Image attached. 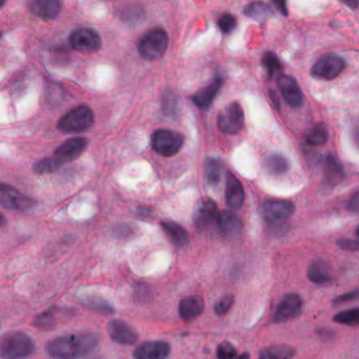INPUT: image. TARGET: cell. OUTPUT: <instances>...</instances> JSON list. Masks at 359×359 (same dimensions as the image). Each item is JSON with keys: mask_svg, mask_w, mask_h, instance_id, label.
<instances>
[{"mask_svg": "<svg viewBox=\"0 0 359 359\" xmlns=\"http://www.w3.org/2000/svg\"><path fill=\"white\" fill-rule=\"evenodd\" d=\"M98 341L95 333L65 335L50 340L45 349L54 359H80L92 353Z\"/></svg>", "mask_w": 359, "mask_h": 359, "instance_id": "6da1fadb", "label": "cell"}, {"mask_svg": "<svg viewBox=\"0 0 359 359\" xmlns=\"http://www.w3.org/2000/svg\"><path fill=\"white\" fill-rule=\"evenodd\" d=\"M34 341L23 332H11L1 339L0 352L3 359H23L34 352Z\"/></svg>", "mask_w": 359, "mask_h": 359, "instance_id": "7a4b0ae2", "label": "cell"}, {"mask_svg": "<svg viewBox=\"0 0 359 359\" xmlns=\"http://www.w3.org/2000/svg\"><path fill=\"white\" fill-rule=\"evenodd\" d=\"M168 43V34L164 29L157 28L142 37L138 45V52L146 61H156L164 54Z\"/></svg>", "mask_w": 359, "mask_h": 359, "instance_id": "3957f363", "label": "cell"}, {"mask_svg": "<svg viewBox=\"0 0 359 359\" xmlns=\"http://www.w3.org/2000/svg\"><path fill=\"white\" fill-rule=\"evenodd\" d=\"M94 124V114L89 107L79 106L59 119V130L67 133H78L88 130Z\"/></svg>", "mask_w": 359, "mask_h": 359, "instance_id": "277c9868", "label": "cell"}, {"mask_svg": "<svg viewBox=\"0 0 359 359\" xmlns=\"http://www.w3.org/2000/svg\"><path fill=\"white\" fill-rule=\"evenodd\" d=\"M184 138L180 133L171 130H158L152 135V148L160 155L171 157L180 152Z\"/></svg>", "mask_w": 359, "mask_h": 359, "instance_id": "5b68a950", "label": "cell"}, {"mask_svg": "<svg viewBox=\"0 0 359 359\" xmlns=\"http://www.w3.org/2000/svg\"><path fill=\"white\" fill-rule=\"evenodd\" d=\"M245 124L243 108L237 102H232L220 111L217 117V127L225 134L234 135L241 132Z\"/></svg>", "mask_w": 359, "mask_h": 359, "instance_id": "8992f818", "label": "cell"}, {"mask_svg": "<svg viewBox=\"0 0 359 359\" xmlns=\"http://www.w3.org/2000/svg\"><path fill=\"white\" fill-rule=\"evenodd\" d=\"M346 63L340 56L336 54H326L314 63L311 73L316 78L332 80L344 71Z\"/></svg>", "mask_w": 359, "mask_h": 359, "instance_id": "52a82bcc", "label": "cell"}, {"mask_svg": "<svg viewBox=\"0 0 359 359\" xmlns=\"http://www.w3.org/2000/svg\"><path fill=\"white\" fill-rule=\"evenodd\" d=\"M70 45L78 52L95 53L100 49L101 39L98 33L91 28H78L71 34Z\"/></svg>", "mask_w": 359, "mask_h": 359, "instance_id": "ba28073f", "label": "cell"}, {"mask_svg": "<svg viewBox=\"0 0 359 359\" xmlns=\"http://www.w3.org/2000/svg\"><path fill=\"white\" fill-rule=\"evenodd\" d=\"M294 204L287 200H268L261 208L263 218L271 224H281L285 221L294 214Z\"/></svg>", "mask_w": 359, "mask_h": 359, "instance_id": "9c48e42d", "label": "cell"}, {"mask_svg": "<svg viewBox=\"0 0 359 359\" xmlns=\"http://www.w3.org/2000/svg\"><path fill=\"white\" fill-rule=\"evenodd\" d=\"M87 146H88V140L87 138H71V140L63 142L61 146L56 149L53 158L61 164V166H63V164L73 162V160L78 158L85 152Z\"/></svg>", "mask_w": 359, "mask_h": 359, "instance_id": "30bf717a", "label": "cell"}, {"mask_svg": "<svg viewBox=\"0 0 359 359\" xmlns=\"http://www.w3.org/2000/svg\"><path fill=\"white\" fill-rule=\"evenodd\" d=\"M0 202L3 208L11 210H28L34 206L33 199L5 184L0 188Z\"/></svg>", "mask_w": 359, "mask_h": 359, "instance_id": "8fae6325", "label": "cell"}, {"mask_svg": "<svg viewBox=\"0 0 359 359\" xmlns=\"http://www.w3.org/2000/svg\"><path fill=\"white\" fill-rule=\"evenodd\" d=\"M219 213L217 204L209 198H204L198 204L194 213V222L199 229H208L211 226L217 225Z\"/></svg>", "mask_w": 359, "mask_h": 359, "instance_id": "7c38bea8", "label": "cell"}, {"mask_svg": "<svg viewBox=\"0 0 359 359\" xmlns=\"http://www.w3.org/2000/svg\"><path fill=\"white\" fill-rule=\"evenodd\" d=\"M277 87L287 104L293 108H299L303 102V94L298 83L292 76L281 75L277 78Z\"/></svg>", "mask_w": 359, "mask_h": 359, "instance_id": "4fadbf2b", "label": "cell"}, {"mask_svg": "<svg viewBox=\"0 0 359 359\" xmlns=\"http://www.w3.org/2000/svg\"><path fill=\"white\" fill-rule=\"evenodd\" d=\"M301 296L297 294H287L281 299L275 311L273 321L276 323H285L290 319L294 318L301 310Z\"/></svg>", "mask_w": 359, "mask_h": 359, "instance_id": "5bb4252c", "label": "cell"}, {"mask_svg": "<svg viewBox=\"0 0 359 359\" xmlns=\"http://www.w3.org/2000/svg\"><path fill=\"white\" fill-rule=\"evenodd\" d=\"M107 329H108L111 339L117 344L130 346V345H134L138 341V332L124 321L115 319V320L110 321L108 323V328Z\"/></svg>", "mask_w": 359, "mask_h": 359, "instance_id": "9a60e30c", "label": "cell"}, {"mask_svg": "<svg viewBox=\"0 0 359 359\" xmlns=\"http://www.w3.org/2000/svg\"><path fill=\"white\" fill-rule=\"evenodd\" d=\"M170 345L166 341H146L134 352L135 359H166L170 355Z\"/></svg>", "mask_w": 359, "mask_h": 359, "instance_id": "2e32d148", "label": "cell"}, {"mask_svg": "<svg viewBox=\"0 0 359 359\" xmlns=\"http://www.w3.org/2000/svg\"><path fill=\"white\" fill-rule=\"evenodd\" d=\"M226 200L232 210L241 209L245 202L243 184L231 172H228L226 180Z\"/></svg>", "mask_w": 359, "mask_h": 359, "instance_id": "e0dca14e", "label": "cell"}, {"mask_svg": "<svg viewBox=\"0 0 359 359\" xmlns=\"http://www.w3.org/2000/svg\"><path fill=\"white\" fill-rule=\"evenodd\" d=\"M224 85V79L221 77H216L207 87L200 89L192 97L194 105L202 110H206L211 106L215 97L217 96L220 88Z\"/></svg>", "mask_w": 359, "mask_h": 359, "instance_id": "ac0fdd59", "label": "cell"}, {"mask_svg": "<svg viewBox=\"0 0 359 359\" xmlns=\"http://www.w3.org/2000/svg\"><path fill=\"white\" fill-rule=\"evenodd\" d=\"M28 8L34 15L43 19H55L61 11V3L58 0H31Z\"/></svg>", "mask_w": 359, "mask_h": 359, "instance_id": "d6986e66", "label": "cell"}, {"mask_svg": "<svg viewBox=\"0 0 359 359\" xmlns=\"http://www.w3.org/2000/svg\"><path fill=\"white\" fill-rule=\"evenodd\" d=\"M216 226L222 235L230 238L237 236L243 228L241 219L233 212L230 211L220 212Z\"/></svg>", "mask_w": 359, "mask_h": 359, "instance_id": "ffe728a7", "label": "cell"}, {"mask_svg": "<svg viewBox=\"0 0 359 359\" xmlns=\"http://www.w3.org/2000/svg\"><path fill=\"white\" fill-rule=\"evenodd\" d=\"M204 310V301L200 296L184 297L180 301L178 312L184 321L193 320Z\"/></svg>", "mask_w": 359, "mask_h": 359, "instance_id": "44dd1931", "label": "cell"}, {"mask_svg": "<svg viewBox=\"0 0 359 359\" xmlns=\"http://www.w3.org/2000/svg\"><path fill=\"white\" fill-rule=\"evenodd\" d=\"M162 227L171 243L175 245L176 247H184L189 243V234L176 222L170 221V220L162 221Z\"/></svg>", "mask_w": 359, "mask_h": 359, "instance_id": "7402d4cb", "label": "cell"}, {"mask_svg": "<svg viewBox=\"0 0 359 359\" xmlns=\"http://www.w3.org/2000/svg\"><path fill=\"white\" fill-rule=\"evenodd\" d=\"M325 177L330 186H337L344 180V166L334 155H328L325 162Z\"/></svg>", "mask_w": 359, "mask_h": 359, "instance_id": "603a6c76", "label": "cell"}, {"mask_svg": "<svg viewBox=\"0 0 359 359\" xmlns=\"http://www.w3.org/2000/svg\"><path fill=\"white\" fill-rule=\"evenodd\" d=\"M307 279L316 285H326L332 281L330 268L325 261H317L307 270Z\"/></svg>", "mask_w": 359, "mask_h": 359, "instance_id": "cb8c5ba5", "label": "cell"}, {"mask_svg": "<svg viewBox=\"0 0 359 359\" xmlns=\"http://www.w3.org/2000/svg\"><path fill=\"white\" fill-rule=\"evenodd\" d=\"M295 353V349L292 347L279 345L263 349L259 359H292Z\"/></svg>", "mask_w": 359, "mask_h": 359, "instance_id": "d4e9b609", "label": "cell"}, {"mask_svg": "<svg viewBox=\"0 0 359 359\" xmlns=\"http://www.w3.org/2000/svg\"><path fill=\"white\" fill-rule=\"evenodd\" d=\"M222 168H224V164L219 158L210 157L206 160V164H204L206 178L212 186L219 184L220 180H221Z\"/></svg>", "mask_w": 359, "mask_h": 359, "instance_id": "484cf974", "label": "cell"}, {"mask_svg": "<svg viewBox=\"0 0 359 359\" xmlns=\"http://www.w3.org/2000/svg\"><path fill=\"white\" fill-rule=\"evenodd\" d=\"M328 140V129L323 124H315L305 134V140L311 146H321V144H326Z\"/></svg>", "mask_w": 359, "mask_h": 359, "instance_id": "4316f807", "label": "cell"}, {"mask_svg": "<svg viewBox=\"0 0 359 359\" xmlns=\"http://www.w3.org/2000/svg\"><path fill=\"white\" fill-rule=\"evenodd\" d=\"M243 13L257 21H265L272 15V9L265 3H251L245 8Z\"/></svg>", "mask_w": 359, "mask_h": 359, "instance_id": "83f0119b", "label": "cell"}, {"mask_svg": "<svg viewBox=\"0 0 359 359\" xmlns=\"http://www.w3.org/2000/svg\"><path fill=\"white\" fill-rule=\"evenodd\" d=\"M265 166L271 173L281 175V174L285 173L289 171L290 162L287 157L281 155L279 153H275V154H272L267 158Z\"/></svg>", "mask_w": 359, "mask_h": 359, "instance_id": "f1b7e54d", "label": "cell"}, {"mask_svg": "<svg viewBox=\"0 0 359 359\" xmlns=\"http://www.w3.org/2000/svg\"><path fill=\"white\" fill-rule=\"evenodd\" d=\"M333 320L340 325H345V326L359 327V307L337 313L333 317Z\"/></svg>", "mask_w": 359, "mask_h": 359, "instance_id": "f546056e", "label": "cell"}, {"mask_svg": "<svg viewBox=\"0 0 359 359\" xmlns=\"http://www.w3.org/2000/svg\"><path fill=\"white\" fill-rule=\"evenodd\" d=\"M261 63H263V67H265V72L269 77L274 76L283 69L281 61L274 53H265L263 59H261Z\"/></svg>", "mask_w": 359, "mask_h": 359, "instance_id": "4dcf8cb0", "label": "cell"}, {"mask_svg": "<svg viewBox=\"0 0 359 359\" xmlns=\"http://www.w3.org/2000/svg\"><path fill=\"white\" fill-rule=\"evenodd\" d=\"M83 305L88 307L89 309L97 311V312L102 313V314H112L114 313V309L110 303H107L106 301L97 297H87L83 301Z\"/></svg>", "mask_w": 359, "mask_h": 359, "instance_id": "1f68e13d", "label": "cell"}, {"mask_svg": "<svg viewBox=\"0 0 359 359\" xmlns=\"http://www.w3.org/2000/svg\"><path fill=\"white\" fill-rule=\"evenodd\" d=\"M59 168H61V164L53 158V156L52 157L39 160L33 166L34 171L39 174L53 173L55 171L58 170Z\"/></svg>", "mask_w": 359, "mask_h": 359, "instance_id": "d6a6232c", "label": "cell"}, {"mask_svg": "<svg viewBox=\"0 0 359 359\" xmlns=\"http://www.w3.org/2000/svg\"><path fill=\"white\" fill-rule=\"evenodd\" d=\"M55 325V317L54 313L52 311H47V312L43 313V314L39 315L36 319L34 320V326L37 328L41 329V330H47V329H51Z\"/></svg>", "mask_w": 359, "mask_h": 359, "instance_id": "836d02e7", "label": "cell"}, {"mask_svg": "<svg viewBox=\"0 0 359 359\" xmlns=\"http://www.w3.org/2000/svg\"><path fill=\"white\" fill-rule=\"evenodd\" d=\"M233 303L234 296H232V295L222 296L221 298L216 301L215 305H214V311H215L216 314L222 316V315L227 314L229 312L230 309L233 305Z\"/></svg>", "mask_w": 359, "mask_h": 359, "instance_id": "e575fe53", "label": "cell"}, {"mask_svg": "<svg viewBox=\"0 0 359 359\" xmlns=\"http://www.w3.org/2000/svg\"><path fill=\"white\" fill-rule=\"evenodd\" d=\"M237 25V21L231 14H224L218 21V28L222 33L230 34Z\"/></svg>", "mask_w": 359, "mask_h": 359, "instance_id": "d590c367", "label": "cell"}, {"mask_svg": "<svg viewBox=\"0 0 359 359\" xmlns=\"http://www.w3.org/2000/svg\"><path fill=\"white\" fill-rule=\"evenodd\" d=\"M237 354L235 347L228 341L222 342L217 348L218 359H234Z\"/></svg>", "mask_w": 359, "mask_h": 359, "instance_id": "8d00e7d4", "label": "cell"}, {"mask_svg": "<svg viewBox=\"0 0 359 359\" xmlns=\"http://www.w3.org/2000/svg\"><path fill=\"white\" fill-rule=\"evenodd\" d=\"M337 246L346 251H359V239L342 238V239L337 241Z\"/></svg>", "mask_w": 359, "mask_h": 359, "instance_id": "74e56055", "label": "cell"}, {"mask_svg": "<svg viewBox=\"0 0 359 359\" xmlns=\"http://www.w3.org/2000/svg\"><path fill=\"white\" fill-rule=\"evenodd\" d=\"M359 298V290L351 291L346 294L339 295L333 301L334 305H340V303H349V301H356Z\"/></svg>", "mask_w": 359, "mask_h": 359, "instance_id": "f35d334b", "label": "cell"}, {"mask_svg": "<svg viewBox=\"0 0 359 359\" xmlns=\"http://www.w3.org/2000/svg\"><path fill=\"white\" fill-rule=\"evenodd\" d=\"M348 208L350 211L359 213V192L353 195L351 199L349 200Z\"/></svg>", "mask_w": 359, "mask_h": 359, "instance_id": "ab89813d", "label": "cell"}, {"mask_svg": "<svg viewBox=\"0 0 359 359\" xmlns=\"http://www.w3.org/2000/svg\"><path fill=\"white\" fill-rule=\"evenodd\" d=\"M352 138L354 140L355 144L359 148V120H357L352 127Z\"/></svg>", "mask_w": 359, "mask_h": 359, "instance_id": "60d3db41", "label": "cell"}, {"mask_svg": "<svg viewBox=\"0 0 359 359\" xmlns=\"http://www.w3.org/2000/svg\"><path fill=\"white\" fill-rule=\"evenodd\" d=\"M275 6H276L277 9L281 11V13H283V15H287V7H285V3H283V1H275Z\"/></svg>", "mask_w": 359, "mask_h": 359, "instance_id": "b9f144b4", "label": "cell"}, {"mask_svg": "<svg viewBox=\"0 0 359 359\" xmlns=\"http://www.w3.org/2000/svg\"><path fill=\"white\" fill-rule=\"evenodd\" d=\"M345 5L349 6V7H352L353 9H356L359 6V3H357V1H349V3H345Z\"/></svg>", "mask_w": 359, "mask_h": 359, "instance_id": "7bdbcfd3", "label": "cell"}, {"mask_svg": "<svg viewBox=\"0 0 359 359\" xmlns=\"http://www.w3.org/2000/svg\"><path fill=\"white\" fill-rule=\"evenodd\" d=\"M237 359H250V356L247 353H243V354H241Z\"/></svg>", "mask_w": 359, "mask_h": 359, "instance_id": "ee69618b", "label": "cell"}, {"mask_svg": "<svg viewBox=\"0 0 359 359\" xmlns=\"http://www.w3.org/2000/svg\"><path fill=\"white\" fill-rule=\"evenodd\" d=\"M356 235L358 236V237H359V226H358V227H357V229H356Z\"/></svg>", "mask_w": 359, "mask_h": 359, "instance_id": "f6af8a7d", "label": "cell"}]
</instances>
